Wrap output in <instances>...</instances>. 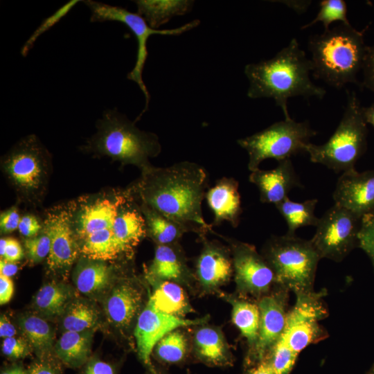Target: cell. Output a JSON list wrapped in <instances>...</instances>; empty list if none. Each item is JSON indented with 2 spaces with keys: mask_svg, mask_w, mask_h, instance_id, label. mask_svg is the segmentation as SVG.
<instances>
[{
  "mask_svg": "<svg viewBox=\"0 0 374 374\" xmlns=\"http://www.w3.org/2000/svg\"><path fill=\"white\" fill-rule=\"evenodd\" d=\"M45 233L51 240V247L47 257L50 269H58L71 266L78 254L69 215L64 212L53 213L45 221Z\"/></svg>",
  "mask_w": 374,
  "mask_h": 374,
  "instance_id": "cell-16",
  "label": "cell"
},
{
  "mask_svg": "<svg viewBox=\"0 0 374 374\" xmlns=\"http://www.w3.org/2000/svg\"><path fill=\"white\" fill-rule=\"evenodd\" d=\"M203 321V319H187L165 314L148 303L139 316L134 332L141 359L151 366L152 351L166 335L179 327L197 325Z\"/></svg>",
  "mask_w": 374,
  "mask_h": 374,
  "instance_id": "cell-13",
  "label": "cell"
},
{
  "mask_svg": "<svg viewBox=\"0 0 374 374\" xmlns=\"http://www.w3.org/2000/svg\"><path fill=\"white\" fill-rule=\"evenodd\" d=\"M239 185L233 177H222L209 188L205 195L208 206L214 215L213 224L224 221L238 226L242 213Z\"/></svg>",
  "mask_w": 374,
  "mask_h": 374,
  "instance_id": "cell-18",
  "label": "cell"
},
{
  "mask_svg": "<svg viewBox=\"0 0 374 374\" xmlns=\"http://www.w3.org/2000/svg\"><path fill=\"white\" fill-rule=\"evenodd\" d=\"M187 348L184 335L175 330L166 335L156 345L157 355L168 363L179 362L183 359Z\"/></svg>",
  "mask_w": 374,
  "mask_h": 374,
  "instance_id": "cell-36",
  "label": "cell"
},
{
  "mask_svg": "<svg viewBox=\"0 0 374 374\" xmlns=\"http://www.w3.org/2000/svg\"><path fill=\"white\" fill-rule=\"evenodd\" d=\"M269 354V358L267 360L270 364L275 374H289L299 355L290 347L283 335L271 349Z\"/></svg>",
  "mask_w": 374,
  "mask_h": 374,
  "instance_id": "cell-38",
  "label": "cell"
},
{
  "mask_svg": "<svg viewBox=\"0 0 374 374\" xmlns=\"http://www.w3.org/2000/svg\"><path fill=\"white\" fill-rule=\"evenodd\" d=\"M368 374H374V364L372 365L371 369L369 370Z\"/></svg>",
  "mask_w": 374,
  "mask_h": 374,
  "instance_id": "cell-56",
  "label": "cell"
},
{
  "mask_svg": "<svg viewBox=\"0 0 374 374\" xmlns=\"http://www.w3.org/2000/svg\"><path fill=\"white\" fill-rule=\"evenodd\" d=\"M1 350L5 355L12 359L24 357L29 353L27 342L21 338L14 337L3 339Z\"/></svg>",
  "mask_w": 374,
  "mask_h": 374,
  "instance_id": "cell-41",
  "label": "cell"
},
{
  "mask_svg": "<svg viewBox=\"0 0 374 374\" xmlns=\"http://www.w3.org/2000/svg\"><path fill=\"white\" fill-rule=\"evenodd\" d=\"M82 240L81 252L91 260H113L123 252L115 237L113 227L93 233Z\"/></svg>",
  "mask_w": 374,
  "mask_h": 374,
  "instance_id": "cell-29",
  "label": "cell"
},
{
  "mask_svg": "<svg viewBox=\"0 0 374 374\" xmlns=\"http://www.w3.org/2000/svg\"><path fill=\"white\" fill-rule=\"evenodd\" d=\"M146 169L139 189L145 204L188 231L202 235L212 231L202 210L208 184V175L202 166L185 161Z\"/></svg>",
  "mask_w": 374,
  "mask_h": 374,
  "instance_id": "cell-1",
  "label": "cell"
},
{
  "mask_svg": "<svg viewBox=\"0 0 374 374\" xmlns=\"http://www.w3.org/2000/svg\"><path fill=\"white\" fill-rule=\"evenodd\" d=\"M91 12V21H116L126 25L134 35L137 42V53L135 65L128 73L127 78L135 82L143 91L145 98V106L142 113L148 109L150 94L143 82L142 74L148 52L147 42L152 35H179L200 24L199 19L191 21L180 27L172 29H154L145 19L138 13L128 11L119 6H110L98 1L87 0L84 1Z\"/></svg>",
  "mask_w": 374,
  "mask_h": 374,
  "instance_id": "cell-8",
  "label": "cell"
},
{
  "mask_svg": "<svg viewBox=\"0 0 374 374\" xmlns=\"http://www.w3.org/2000/svg\"><path fill=\"white\" fill-rule=\"evenodd\" d=\"M18 270V267L15 262H11L1 259L0 261V274L8 277L14 276Z\"/></svg>",
  "mask_w": 374,
  "mask_h": 374,
  "instance_id": "cell-50",
  "label": "cell"
},
{
  "mask_svg": "<svg viewBox=\"0 0 374 374\" xmlns=\"http://www.w3.org/2000/svg\"><path fill=\"white\" fill-rule=\"evenodd\" d=\"M134 2L137 13L154 29H158L175 16L188 12L194 4V1L188 0H138Z\"/></svg>",
  "mask_w": 374,
  "mask_h": 374,
  "instance_id": "cell-22",
  "label": "cell"
},
{
  "mask_svg": "<svg viewBox=\"0 0 374 374\" xmlns=\"http://www.w3.org/2000/svg\"><path fill=\"white\" fill-rule=\"evenodd\" d=\"M91 347V337L84 332L66 331L55 345L58 357L70 367H78L87 359Z\"/></svg>",
  "mask_w": 374,
  "mask_h": 374,
  "instance_id": "cell-27",
  "label": "cell"
},
{
  "mask_svg": "<svg viewBox=\"0 0 374 374\" xmlns=\"http://www.w3.org/2000/svg\"><path fill=\"white\" fill-rule=\"evenodd\" d=\"M172 244H158L148 276L154 281H172L180 279L185 266L182 259Z\"/></svg>",
  "mask_w": 374,
  "mask_h": 374,
  "instance_id": "cell-24",
  "label": "cell"
},
{
  "mask_svg": "<svg viewBox=\"0 0 374 374\" xmlns=\"http://www.w3.org/2000/svg\"><path fill=\"white\" fill-rule=\"evenodd\" d=\"M339 21L345 24H350L347 18V6L344 0H323L319 2V10L316 17L310 23L301 26L304 30L317 22H321L324 30H328L329 26L334 21Z\"/></svg>",
  "mask_w": 374,
  "mask_h": 374,
  "instance_id": "cell-37",
  "label": "cell"
},
{
  "mask_svg": "<svg viewBox=\"0 0 374 374\" xmlns=\"http://www.w3.org/2000/svg\"><path fill=\"white\" fill-rule=\"evenodd\" d=\"M235 279L244 293L260 295L275 283L274 274L262 255L247 243L231 242Z\"/></svg>",
  "mask_w": 374,
  "mask_h": 374,
  "instance_id": "cell-11",
  "label": "cell"
},
{
  "mask_svg": "<svg viewBox=\"0 0 374 374\" xmlns=\"http://www.w3.org/2000/svg\"><path fill=\"white\" fill-rule=\"evenodd\" d=\"M283 3H285L289 7L292 8V9L295 10L297 12H304L308 7V6L311 3V1H284Z\"/></svg>",
  "mask_w": 374,
  "mask_h": 374,
  "instance_id": "cell-52",
  "label": "cell"
},
{
  "mask_svg": "<svg viewBox=\"0 0 374 374\" xmlns=\"http://www.w3.org/2000/svg\"><path fill=\"white\" fill-rule=\"evenodd\" d=\"M69 292L60 285L51 283L42 286L35 297V305L42 313L49 316L61 314L69 299Z\"/></svg>",
  "mask_w": 374,
  "mask_h": 374,
  "instance_id": "cell-33",
  "label": "cell"
},
{
  "mask_svg": "<svg viewBox=\"0 0 374 374\" xmlns=\"http://www.w3.org/2000/svg\"><path fill=\"white\" fill-rule=\"evenodd\" d=\"M326 294L325 290L296 294L295 304L287 312L283 337L298 354L309 345L327 337L326 331L319 324V321L328 316L322 299Z\"/></svg>",
  "mask_w": 374,
  "mask_h": 374,
  "instance_id": "cell-10",
  "label": "cell"
},
{
  "mask_svg": "<svg viewBox=\"0 0 374 374\" xmlns=\"http://www.w3.org/2000/svg\"><path fill=\"white\" fill-rule=\"evenodd\" d=\"M363 114L366 123L374 127V103L368 107H363Z\"/></svg>",
  "mask_w": 374,
  "mask_h": 374,
  "instance_id": "cell-53",
  "label": "cell"
},
{
  "mask_svg": "<svg viewBox=\"0 0 374 374\" xmlns=\"http://www.w3.org/2000/svg\"><path fill=\"white\" fill-rule=\"evenodd\" d=\"M16 333V329L8 318L5 315H1L0 319V337L4 339L12 337Z\"/></svg>",
  "mask_w": 374,
  "mask_h": 374,
  "instance_id": "cell-49",
  "label": "cell"
},
{
  "mask_svg": "<svg viewBox=\"0 0 374 374\" xmlns=\"http://www.w3.org/2000/svg\"><path fill=\"white\" fill-rule=\"evenodd\" d=\"M317 134L308 121L296 122L292 118H285L251 136L238 139L237 143L247 152V167L253 172L267 159L280 161L305 152L306 145Z\"/></svg>",
  "mask_w": 374,
  "mask_h": 374,
  "instance_id": "cell-7",
  "label": "cell"
},
{
  "mask_svg": "<svg viewBox=\"0 0 374 374\" xmlns=\"http://www.w3.org/2000/svg\"><path fill=\"white\" fill-rule=\"evenodd\" d=\"M84 374H114V371L109 363L96 359L87 364Z\"/></svg>",
  "mask_w": 374,
  "mask_h": 374,
  "instance_id": "cell-47",
  "label": "cell"
},
{
  "mask_svg": "<svg viewBox=\"0 0 374 374\" xmlns=\"http://www.w3.org/2000/svg\"><path fill=\"white\" fill-rule=\"evenodd\" d=\"M20 327L32 347L41 355L48 353L53 341V332L43 319L30 315L20 320Z\"/></svg>",
  "mask_w": 374,
  "mask_h": 374,
  "instance_id": "cell-31",
  "label": "cell"
},
{
  "mask_svg": "<svg viewBox=\"0 0 374 374\" xmlns=\"http://www.w3.org/2000/svg\"><path fill=\"white\" fill-rule=\"evenodd\" d=\"M122 197L115 200L104 199L87 205L78 218V234L83 240L90 234L114 226L121 206L125 203Z\"/></svg>",
  "mask_w": 374,
  "mask_h": 374,
  "instance_id": "cell-20",
  "label": "cell"
},
{
  "mask_svg": "<svg viewBox=\"0 0 374 374\" xmlns=\"http://www.w3.org/2000/svg\"><path fill=\"white\" fill-rule=\"evenodd\" d=\"M335 204L362 217L374 212V170L343 172L332 195Z\"/></svg>",
  "mask_w": 374,
  "mask_h": 374,
  "instance_id": "cell-14",
  "label": "cell"
},
{
  "mask_svg": "<svg viewBox=\"0 0 374 374\" xmlns=\"http://www.w3.org/2000/svg\"><path fill=\"white\" fill-rule=\"evenodd\" d=\"M359 247L367 254L374 269V212L362 218Z\"/></svg>",
  "mask_w": 374,
  "mask_h": 374,
  "instance_id": "cell-39",
  "label": "cell"
},
{
  "mask_svg": "<svg viewBox=\"0 0 374 374\" xmlns=\"http://www.w3.org/2000/svg\"><path fill=\"white\" fill-rule=\"evenodd\" d=\"M110 281V269L102 262L89 263L78 271L75 284L83 294H93L104 290Z\"/></svg>",
  "mask_w": 374,
  "mask_h": 374,
  "instance_id": "cell-32",
  "label": "cell"
},
{
  "mask_svg": "<svg viewBox=\"0 0 374 374\" xmlns=\"http://www.w3.org/2000/svg\"><path fill=\"white\" fill-rule=\"evenodd\" d=\"M141 302L140 291L130 284L116 287L107 298L105 312L109 320L118 327L130 324L139 310Z\"/></svg>",
  "mask_w": 374,
  "mask_h": 374,
  "instance_id": "cell-21",
  "label": "cell"
},
{
  "mask_svg": "<svg viewBox=\"0 0 374 374\" xmlns=\"http://www.w3.org/2000/svg\"><path fill=\"white\" fill-rule=\"evenodd\" d=\"M247 374H275L267 360H262L258 366L249 371Z\"/></svg>",
  "mask_w": 374,
  "mask_h": 374,
  "instance_id": "cell-51",
  "label": "cell"
},
{
  "mask_svg": "<svg viewBox=\"0 0 374 374\" xmlns=\"http://www.w3.org/2000/svg\"><path fill=\"white\" fill-rule=\"evenodd\" d=\"M6 245L7 238H1L0 240V255L1 258L3 257V255L5 253Z\"/></svg>",
  "mask_w": 374,
  "mask_h": 374,
  "instance_id": "cell-55",
  "label": "cell"
},
{
  "mask_svg": "<svg viewBox=\"0 0 374 374\" xmlns=\"http://www.w3.org/2000/svg\"><path fill=\"white\" fill-rule=\"evenodd\" d=\"M21 217L17 209L12 208L3 212L0 216V228L3 233L12 232L19 227Z\"/></svg>",
  "mask_w": 374,
  "mask_h": 374,
  "instance_id": "cell-43",
  "label": "cell"
},
{
  "mask_svg": "<svg viewBox=\"0 0 374 374\" xmlns=\"http://www.w3.org/2000/svg\"><path fill=\"white\" fill-rule=\"evenodd\" d=\"M278 163L274 169L258 168L249 175V180L258 188L262 203L276 205L287 197L292 188H303L291 159Z\"/></svg>",
  "mask_w": 374,
  "mask_h": 374,
  "instance_id": "cell-15",
  "label": "cell"
},
{
  "mask_svg": "<svg viewBox=\"0 0 374 374\" xmlns=\"http://www.w3.org/2000/svg\"><path fill=\"white\" fill-rule=\"evenodd\" d=\"M274 293L263 296L258 302L260 325L253 355L261 362L282 337L286 326L289 292L278 286Z\"/></svg>",
  "mask_w": 374,
  "mask_h": 374,
  "instance_id": "cell-12",
  "label": "cell"
},
{
  "mask_svg": "<svg viewBox=\"0 0 374 374\" xmlns=\"http://www.w3.org/2000/svg\"><path fill=\"white\" fill-rule=\"evenodd\" d=\"M313 76L330 87L341 89L348 83L358 84L367 46L364 30L340 23L332 28L309 37Z\"/></svg>",
  "mask_w": 374,
  "mask_h": 374,
  "instance_id": "cell-3",
  "label": "cell"
},
{
  "mask_svg": "<svg viewBox=\"0 0 374 374\" xmlns=\"http://www.w3.org/2000/svg\"><path fill=\"white\" fill-rule=\"evenodd\" d=\"M18 229L22 235L30 238L35 237L41 229V225L35 216L27 215L21 217Z\"/></svg>",
  "mask_w": 374,
  "mask_h": 374,
  "instance_id": "cell-44",
  "label": "cell"
},
{
  "mask_svg": "<svg viewBox=\"0 0 374 374\" xmlns=\"http://www.w3.org/2000/svg\"><path fill=\"white\" fill-rule=\"evenodd\" d=\"M14 292L12 280L10 277L0 274V303L6 304L11 299Z\"/></svg>",
  "mask_w": 374,
  "mask_h": 374,
  "instance_id": "cell-46",
  "label": "cell"
},
{
  "mask_svg": "<svg viewBox=\"0 0 374 374\" xmlns=\"http://www.w3.org/2000/svg\"><path fill=\"white\" fill-rule=\"evenodd\" d=\"M24 246L28 258L34 262H38L46 256L48 257L51 247V240L49 236L45 233L39 236L27 238L24 240Z\"/></svg>",
  "mask_w": 374,
  "mask_h": 374,
  "instance_id": "cell-40",
  "label": "cell"
},
{
  "mask_svg": "<svg viewBox=\"0 0 374 374\" xmlns=\"http://www.w3.org/2000/svg\"><path fill=\"white\" fill-rule=\"evenodd\" d=\"M93 141L100 152L124 162L145 166L148 157L160 152L157 136L140 131L117 109H107Z\"/></svg>",
  "mask_w": 374,
  "mask_h": 374,
  "instance_id": "cell-6",
  "label": "cell"
},
{
  "mask_svg": "<svg viewBox=\"0 0 374 374\" xmlns=\"http://www.w3.org/2000/svg\"><path fill=\"white\" fill-rule=\"evenodd\" d=\"M146 231L159 244H172L188 230L143 204Z\"/></svg>",
  "mask_w": 374,
  "mask_h": 374,
  "instance_id": "cell-28",
  "label": "cell"
},
{
  "mask_svg": "<svg viewBox=\"0 0 374 374\" xmlns=\"http://www.w3.org/2000/svg\"><path fill=\"white\" fill-rule=\"evenodd\" d=\"M196 271L203 286L214 287L231 276L234 271L233 259L221 247L208 243L198 257Z\"/></svg>",
  "mask_w": 374,
  "mask_h": 374,
  "instance_id": "cell-19",
  "label": "cell"
},
{
  "mask_svg": "<svg viewBox=\"0 0 374 374\" xmlns=\"http://www.w3.org/2000/svg\"><path fill=\"white\" fill-rule=\"evenodd\" d=\"M23 255V249L19 242L14 238H7V245L3 259L8 262H15L21 260Z\"/></svg>",
  "mask_w": 374,
  "mask_h": 374,
  "instance_id": "cell-45",
  "label": "cell"
},
{
  "mask_svg": "<svg viewBox=\"0 0 374 374\" xmlns=\"http://www.w3.org/2000/svg\"><path fill=\"white\" fill-rule=\"evenodd\" d=\"M42 149L30 137L21 142L7 157L6 169L19 186L32 189L40 183L42 172Z\"/></svg>",
  "mask_w": 374,
  "mask_h": 374,
  "instance_id": "cell-17",
  "label": "cell"
},
{
  "mask_svg": "<svg viewBox=\"0 0 374 374\" xmlns=\"http://www.w3.org/2000/svg\"><path fill=\"white\" fill-rule=\"evenodd\" d=\"M231 304L233 322L253 348L258 340L259 331L258 305L245 300L238 299L231 301Z\"/></svg>",
  "mask_w": 374,
  "mask_h": 374,
  "instance_id": "cell-30",
  "label": "cell"
},
{
  "mask_svg": "<svg viewBox=\"0 0 374 374\" xmlns=\"http://www.w3.org/2000/svg\"><path fill=\"white\" fill-rule=\"evenodd\" d=\"M361 222L362 217L335 204L327 210L310 240L321 259L339 262L359 247Z\"/></svg>",
  "mask_w": 374,
  "mask_h": 374,
  "instance_id": "cell-9",
  "label": "cell"
},
{
  "mask_svg": "<svg viewBox=\"0 0 374 374\" xmlns=\"http://www.w3.org/2000/svg\"><path fill=\"white\" fill-rule=\"evenodd\" d=\"M148 303L161 312L179 317L190 311L183 289L172 281L161 282Z\"/></svg>",
  "mask_w": 374,
  "mask_h": 374,
  "instance_id": "cell-25",
  "label": "cell"
},
{
  "mask_svg": "<svg viewBox=\"0 0 374 374\" xmlns=\"http://www.w3.org/2000/svg\"><path fill=\"white\" fill-rule=\"evenodd\" d=\"M1 374H29V373L21 366H13L2 371Z\"/></svg>",
  "mask_w": 374,
  "mask_h": 374,
  "instance_id": "cell-54",
  "label": "cell"
},
{
  "mask_svg": "<svg viewBox=\"0 0 374 374\" xmlns=\"http://www.w3.org/2000/svg\"><path fill=\"white\" fill-rule=\"evenodd\" d=\"M317 202V199L296 202L290 200L287 197L275 205L287 223V231L286 234L295 235L296 229L301 227L317 226L319 220V218L314 214Z\"/></svg>",
  "mask_w": 374,
  "mask_h": 374,
  "instance_id": "cell-26",
  "label": "cell"
},
{
  "mask_svg": "<svg viewBox=\"0 0 374 374\" xmlns=\"http://www.w3.org/2000/svg\"><path fill=\"white\" fill-rule=\"evenodd\" d=\"M98 320L96 311L82 302L71 305L63 319L66 331L82 332L95 326Z\"/></svg>",
  "mask_w": 374,
  "mask_h": 374,
  "instance_id": "cell-35",
  "label": "cell"
},
{
  "mask_svg": "<svg viewBox=\"0 0 374 374\" xmlns=\"http://www.w3.org/2000/svg\"><path fill=\"white\" fill-rule=\"evenodd\" d=\"M262 256L271 268L277 286L295 295L314 291V283L321 258L310 240L296 235L271 236Z\"/></svg>",
  "mask_w": 374,
  "mask_h": 374,
  "instance_id": "cell-5",
  "label": "cell"
},
{
  "mask_svg": "<svg viewBox=\"0 0 374 374\" xmlns=\"http://www.w3.org/2000/svg\"><path fill=\"white\" fill-rule=\"evenodd\" d=\"M113 230L123 252L130 251L146 233L145 218L136 208H122L114 221Z\"/></svg>",
  "mask_w": 374,
  "mask_h": 374,
  "instance_id": "cell-23",
  "label": "cell"
},
{
  "mask_svg": "<svg viewBox=\"0 0 374 374\" xmlns=\"http://www.w3.org/2000/svg\"><path fill=\"white\" fill-rule=\"evenodd\" d=\"M312 65L296 38L272 58L244 67L249 87L250 98H269L282 109L285 118H291L287 108L290 98L302 96L322 99L326 91L314 84L310 78Z\"/></svg>",
  "mask_w": 374,
  "mask_h": 374,
  "instance_id": "cell-2",
  "label": "cell"
},
{
  "mask_svg": "<svg viewBox=\"0 0 374 374\" xmlns=\"http://www.w3.org/2000/svg\"><path fill=\"white\" fill-rule=\"evenodd\" d=\"M199 355L209 362L220 363L225 359V346L222 337L211 328L199 329L195 336Z\"/></svg>",
  "mask_w": 374,
  "mask_h": 374,
  "instance_id": "cell-34",
  "label": "cell"
},
{
  "mask_svg": "<svg viewBox=\"0 0 374 374\" xmlns=\"http://www.w3.org/2000/svg\"><path fill=\"white\" fill-rule=\"evenodd\" d=\"M29 374H60V371L53 364L41 361L31 366Z\"/></svg>",
  "mask_w": 374,
  "mask_h": 374,
  "instance_id": "cell-48",
  "label": "cell"
},
{
  "mask_svg": "<svg viewBox=\"0 0 374 374\" xmlns=\"http://www.w3.org/2000/svg\"><path fill=\"white\" fill-rule=\"evenodd\" d=\"M362 71L364 78L362 85L374 93V45L367 46Z\"/></svg>",
  "mask_w": 374,
  "mask_h": 374,
  "instance_id": "cell-42",
  "label": "cell"
},
{
  "mask_svg": "<svg viewBox=\"0 0 374 374\" xmlns=\"http://www.w3.org/2000/svg\"><path fill=\"white\" fill-rule=\"evenodd\" d=\"M367 123L363 107L354 91H347L343 116L330 139L323 144L309 143L305 147L310 159L335 172L355 170V164L367 147Z\"/></svg>",
  "mask_w": 374,
  "mask_h": 374,
  "instance_id": "cell-4",
  "label": "cell"
}]
</instances>
